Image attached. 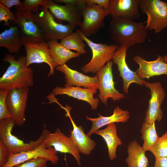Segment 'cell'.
<instances>
[{"mask_svg":"<svg viewBox=\"0 0 167 167\" xmlns=\"http://www.w3.org/2000/svg\"><path fill=\"white\" fill-rule=\"evenodd\" d=\"M72 125L73 129L71 131L70 137L77 146L79 151L83 154L88 155L95 148L96 142L90 136H87L81 126H77L71 116L69 112L66 111Z\"/></svg>","mask_w":167,"mask_h":167,"instance_id":"22","label":"cell"},{"mask_svg":"<svg viewBox=\"0 0 167 167\" xmlns=\"http://www.w3.org/2000/svg\"><path fill=\"white\" fill-rule=\"evenodd\" d=\"M87 6L97 5L105 9L108 10L109 0H85Z\"/></svg>","mask_w":167,"mask_h":167,"instance_id":"36","label":"cell"},{"mask_svg":"<svg viewBox=\"0 0 167 167\" xmlns=\"http://www.w3.org/2000/svg\"><path fill=\"white\" fill-rule=\"evenodd\" d=\"M133 60L139 65L135 72L141 79H149L162 75H166L167 78V63L163 61L161 56L159 55L154 61H147L139 56H135Z\"/></svg>","mask_w":167,"mask_h":167,"instance_id":"19","label":"cell"},{"mask_svg":"<svg viewBox=\"0 0 167 167\" xmlns=\"http://www.w3.org/2000/svg\"><path fill=\"white\" fill-rule=\"evenodd\" d=\"M45 143H42L35 149L17 154H9L8 161L3 167H14L15 165L33 158L43 157L47 159L55 165L59 158L57 152L52 147L45 148Z\"/></svg>","mask_w":167,"mask_h":167,"instance_id":"16","label":"cell"},{"mask_svg":"<svg viewBox=\"0 0 167 167\" xmlns=\"http://www.w3.org/2000/svg\"><path fill=\"white\" fill-rule=\"evenodd\" d=\"M48 43L50 56L58 66L65 64L71 59L80 56L78 53L72 51L62 46L57 40H49Z\"/></svg>","mask_w":167,"mask_h":167,"instance_id":"25","label":"cell"},{"mask_svg":"<svg viewBox=\"0 0 167 167\" xmlns=\"http://www.w3.org/2000/svg\"><path fill=\"white\" fill-rule=\"evenodd\" d=\"M140 132L141 139L143 141V148L145 151L151 152L160 138L156 131L155 122L151 124L144 122L142 124Z\"/></svg>","mask_w":167,"mask_h":167,"instance_id":"27","label":"cell"},{"mask_svg":"<svg viewBox=\"0 0 167 167\" xmlns=\"http://www.w3.org/2000/svg\"><path fill=\"white\" fill-rule=\"evenodd\" d=\"M141 12L147 16L145 27L156 33L167 28V3L160 0H139Z\"/></svg>","mask_w":167,"mask_h":167,"instance_id":"5","label":"cell"},{"mask_svg":"<svg viewBox=\"0 0 167 167\" xmlns=\"http://www.w3.org/2000/svg\"><path fill=\"white\" fill-rule=\"evenodd\" d=\"M61 40L60 44L68 49L75 50L80 54L87 53L85 49L86 45L78 29H76V32H72Z\"/></svg>","mask_w":167,"mask_h":167,"instance_id":"28","label":"cell"},{"mask_svg":"<svg viewBox=\"0 0 167 167\" xmlns=\"http://www.w3.org/2000/svg\"><path fill=\"white\" fill-rule=\"evenodd\" d=\"M144 23L119 17H112L108 27L110 39L118 46L128 48L145 42L148 36Z\"/></svg>","mask_w":167,"mask_h":167,"instance_id":"1","label":"cell"},{"mask_svg":"<svg viewBox=\"0 0 167 167\" xmlns=\"http://www.w3.org/2000/svg\"><path fill=\"white\" fill-rule=\"evenodd\" d=\"M42 7L48 9L57 23L67 22L75 27L82 22L83 10L71 4L61 5L51 0H44Z\"/></svg>","mask_w":167,"mask_h":167,"instance_id":"12","label":"cell"},{"mask_svg":"<svg viewBox=\"0 0 167 167\" xmlns=\"http://www.w3.org/2000/svg\"><path fill=\"white\" fill-rule=\"evenodd\" d=\"M55 69L64 74L66 81L64 87H83L85 88L98 89V82L96 75L93 77L85 75L72 69L66 64L57 66Z\"/></svg>","mask_w":167,"mask_h":167,"instance_id":"18","label":"cell"},{"mask_svg":"<svg viewBox=\"0 0 167 167\" xmlns=\"http://www.w3.org/2000/svg\"><path fill=\"white\" fill-rule=\"evenodd\" d=\"M16 20L15 14L9 8L0 3V22L3 21L4 26L10 27L11 23L12 26L16 25Z\"/></svg>","mask_w":167,"mask_h":167,"instance_id":"30","label":"cell"},{"mask_svg":"<svg viewBox=\"0 0 167 167\" xmlns=\"http://www.w3.org/2000/svg\"><path fill=\"white\" fill-rule=\"evenodd\" d=\"M26 56H20L16 60L15 57L6 54L3 61L10 63V65L0 78V89L9 91L34 85L33 71L26 66Z\"/></svg>","mask_w":167,"mask_h":167,"instance_id":"2","label":"cell"},{"mask_svg":"<svg viewBox=\"0 0 167 167\" xmlns=\"http://www.w3.org/2000/svg\"><path fill=\"white\" fill-rule=\"evenodd\" d=\"M9 91L0 90V120L12 118L8 111L6 100Z\"/></svg>","mask_w":167,"mask_h":167,"instance_id":"32","label":"cell"},{"mask_svg":"<svg viewBox=\"0 0 167 167\" xmlns=\"http://www.w3.org/2000/svg\"><path fill=\"white\" fill-rule=\"evenodd\" d=\"M46 126L45 124L42 132L44 136V142L45 148L52 147L57 152L72 155L77 165L80 166V152L71 138L66 136L59 128H57L54 132L51 133L46 128Z\"/></svg>","mask_w":167,"mask_h":167,"instance_id":"7","label":"cell"},{"mask_svg":"<svg viewBox=\"0 0 167 167\" xmlns=\"http://www.w3.org/2000/svg\"><path fill=\"white\" fill-rule=\"evenodd\" d=\"M0 3L8 8L15 6H20L21 2L19 0H0Z\"/></svg>","mask_w":167,"mask_h":167,"instance_id":"37","label":"cell"},{"mask_svg":"<svg viewBox=\"0 0 167 167\" xmlns=\"http://www.w3.org/2000/svg\"></svg>","mask_w":167,"mask_h":167,"instance_id":"40","label":"cell"},{"mask_svg":"<svg viewBox=\"0 0 167 167\" xmlns=\"http://www.w3.org/2000/svg\"><path fill=\"white\" fill-rule=\"evenodd\" d=\"M139 0H109L108 9L112 17L134 20L139 19Z\"/></svg>","mask_w":167,"mask_h":167,"instance_id":"17","label":"cell"},{"mask_svg":"<svg viewBox=\"0 0 167 167\" xmlns=\"http://www.w3.org/2000/svg\"><path fill=\"white\" fill-rule=\"evenodd\" d=\"M48 161V160L46 158L38 157L29 160L14 167H47Z\"/></svg>","mask_w":167,"mask_h":167,"instance_id":"33","label":"cell"},{"mask_svg":"<svg viewBox=\"0 0 167 167\" xmlns=\"http://www.w3.org/2000/svg\"><path fill=\"white\" fill-rule=\"evenodd\" d=\"M78 30L92 53L91 59L82 66L81 69L84 73H96L107 62L112 59L115 51L119 46L115 44L107 45L95 43L85 36L79 29Z\"/></svg>","mask_w":167,"mask_h":167,"instance_id":"6","label":"cell"},{"mask_svg":"<svg viewBox=\"0 0 167 167\" xmlns=\"http://www.w3.org/2000/svg\"><path fill=\"white\" fill-rule=\"evenodd\" d=\"M110 15L108 10L96 5L87 6L83 10V20L79 30L88 37L96 34L105 25V18Z\"/></svg>","mask_w":167,"mask_h":167,"instance_id":"9","label":"cell"},{"mask_svg":"<svg viewBox=\"0 0 167 167\" xmlns=\"http://www.w3.org/2000/svg\"><path fill=\"white\" fill-rule=\"evenodd\" d=\"M163 61L166 63H167V54L163 57Z\"/></svg>","mask_w":167,"mask_h":167,"instance_id":"39","label":"cell"},{"mask_svg":"<svg viewBox=\"0 0 167 167\" xmlns=\"http://www.w3.org/2000/svg\"><path fill=\"white\" fill-rule=\"evenodd\" d=\"M29 87L14 89L9 91L6 100L7 108L15 125L22 126L26 120V108Z\"/></svg>","mask_w":167,"mask_h":167,"instance_id":"11","label":"cell"},{"mask_svg":"<svg viewBox=\"0 0 167 167\" xmlns=\"http://www.w3.org/2000/svg\"><path fill=\"white\" fill-rule=\"evenodd\" d=\"M44 0H25L20 6L16 7V10L27 11L37 13L39 12V6L42 5Z\"/></svg>","mask_w":167,"mask_h":167,"instance_id":"31","label":"cell"},{"mask_svg":"<svg viewBox=\"0 0 167 167\" xmlns=\"http://www.w3.org/2000/svg\"><path fill=\"white\" fill-rule=\"evenodd\" d=\"M53 92L55 95L65 94L86 102L89 104L92 110H96L99 104V98L94 97V95L97 92V89L96 88L57 86L53 89Z\"/></svg>","mask_w":167,"mask_h":167,"instance_id":"20","label":"cell"},{"mask_svg":"<svg viewBox=\"0 0 167 167\" xmlns=\"http://www.w3.org/2000/svg\"><path fill=\"white\" fill-rule=\"evenodd\" d=\"M127 157L126 161L128 167H148V159L142 147L134 140L129 143L127 148Z\"/></svg>","mask_w":167,"mask_h":167,"instance_id":"26","label":"cell"},{"mask_svg":"<svg viewBox=\"0 0 167 167\" xmlns=\"http://www.w3.org/2000/svg\"><path fill=\"white\" fill-rule=\"evenodd\" d=\"M128 48L125 46H119L115 51L112 60L118 67L119 76L123 82V90L127 94L130 85L135 83L140 86L144 85L146 82L144 79L140 78L135 71L131 70L128 67L126 61V57Z\"/></svg>","mask_w":167,"mask_h":167,"instance_id":"15","label":"cell"},{"mask_svg":"<svg viewBox=\"0 0 167 167\" xmlns=\"http://www.w3.org/2000/svg\"><path fill=\"white\" fill-rule=\"evenodd\" d=\"M155 157H167V131L159 138L151 152Z\"/></svg>","mask_w":167,"mask_h":167,"instance_id":"29","label":"cell"},{"mask_svg":"<svg viewBox=\"0 0 167 167\" xmlns=\"http://www.w3.org/2000/svg\"><path fill=\"white\" fill-rule=\"evenodd\" d=\"M9 154L7 149L0 140V167H3L6 163Z\"/></svg>","mask_w":167,"mask_h":167,"instance_id":"35","label":"cell"},{"mask_svg":"<svg viewBox=\"0 0 167 167\" xmlns=\"http://www.w3.org/2000/svg\"><path fill=\"white\" fill-rule=\"evenodd\" d=\"M98 115L99 117L95 118L86 116V120L92 123L91 128L86 134L87 136H90L100 128L109 124L115 122H126L130 117V113L128 111L123 110L118 106L115 107L113 114L109 116L104 117L99 113Z\"/></svg>","mask_w":167,"mask_h":167,"instance_id":"21","label":"cell"},{"mask_svg":"<svg viewBox=\"0 0 167 167\" xmlns=\"http://www.w3.org/2000/svg\"><path fill=\"white\" fill-rule=\"evenodd\" d=\"M16 25L19 28L22 41L39 43L46 40L39 27L34 21L33 14L27 11L16 10Z\"/></svg>","mask_w":167,"mask_h":167,"instance_id":"10","label":"cell"},{"mask_svg":"<svg viewBox=\"0 0 167 167\" xmlns=\"http://www.w3.org/2000/svg\"><path fill=\"white\" fill-rule=\"evenodd\" d=\"M54 1L57 4L63 3L65 5H72L83 11L87 6L85 0H56Z\"/></svg>","mask_w":167,"mask_h":167,"instance_id":"34","label":"cell"},{"mask_svg":"<svg viewBox=\"0 0 167 167\" xmlns=\"http://www.w3.org/2000/svg\"><path fill=\"white\" fill-rule=\"evenodd\" d=\"M15 125L12 118L0 120V140L10 154H17L33 150L44 142V136L42 132L36 140L25 143L13 135L12 130Z\"/></svg>","mask_w":167,"mask_h":167,"instance_id":"3","label":"cell"},{"mask_svg":"<svg viewBox=\"0 0 167 167\" xmlns=\"http://www.w3.org/2000/svg\"><path fill=\"white\" fill-rule=\"evenodd\" d=\"M26 52V66L32 63H46L49 66L50 71L48 77L53 75L58 66L52 59L49 53L48 43L43 41L39 43L25 42L23 44Z\"/></svg>","mask_w":167,"mask_h":167,"instance_id":"14","label":"cell"},{"mask_svg":"<svg viewBox=\"0 0 167 167\" xmlns=\"http://www.w3.org/2000/svg\"><path fill=\"white\" fill-rule=\"evenodd\" d=\"M154 167H167V157H155Z\"/></svg>","mask_w":167,"mask_h":167,"instance_id":"38","label":"cell"},{"mask_svg":"<svg viewBox=\"0 0 167 167\" xmlns=\"http://www.w3.org/2000/svg\"><path fill=\"white\" fill-rule=\"evenodd\" d=\"M41 10L33 14V18L46 40H61L73 32L75 27L74 25L69 23L66 25L58 23L48 9L42 7Z\"/></svg>","mask_w":167,"mask_h":167,"instance_id":"4","label":"cell"},{"mask_svg":"<svg viewBox=\"0 0 167 167\" xmlns=\"http://www.w3.org/2000/svg\"><path fill=\"white\" fill-rule=\"evenodd\" d=\"M144 85L149 89L151 96L145 113L144 122L151 124L156 121L160 122L163 116L161 105L165 96V90L159 82H146Z\"/></svg>","mask_w":167,"mask_h":167,"instance_id":"13","label":"cell"},{"mask_svg":"<svg viewBox=\"0 0 167 167\" xmlns=\"http://www.w3.org/2000/svg\"><path fill=\"white\" fill-rule=\"evenodd\" d=\"M94 134L100 135L105 140L109 159L113 160L116 158L117 148L122 144V142L117 135V126L115 123L109 124L105 129L99 130Z\"/></svg>","mask_w":167,"mask_h":167,"instance_id":"24","label":"cell"},{"mask_svg":"<svg viewBox=\"0 0 167 167\" xmlns=\"http://www.w3.org/2000/svg\"><path fill=\"white\" fill-rule=\"evenodd\" d=\"M23 45L20 30L17 25L11 26L0 34V47L5 48L9 52L18 53Z\"/></svg>","mask_w":167,"mask_h":167,"instance_id":"23","label":"cell"},{"mask_svg":"<svg viewBox=\"0 0 167 167\" xmlns=\"http://www.w3.org/2000/svg\"><path fill=\"white\" fill-rule=\"evenodd\" d=\"M113 63L112 60L109 61L96 73L99 91L98 96L105 105L109 99L116 101L126 97L124 94L119 92L114 87L115 83L113 80L112 69Z\"/></svg>","mask_w":167,"mask_h":167,"instance_id":"8","label":"cell"}]
</instances>
